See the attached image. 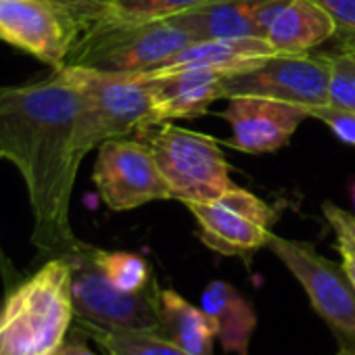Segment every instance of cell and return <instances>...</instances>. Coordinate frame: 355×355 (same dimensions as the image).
<instances>
[{
	"label": "cell",
	"instance_id": "cell-5",
	"mask_svg": "<svg viewBox=\"0 0 355 355\" xmlns=\"http://www.w3.org/2000/svg\"><path fill=\"white\" fill-rule=\"evenodd\" d=\"M138 136L153 150L171 199L180 203L211 201L236 187L216 138L169 121L150 125Z\"/></svg>",
	"mask_w": 355,
	"mask_h": 355
},
{
	"label": "cell",
	"instance_id": "cell-23",
	"mask_svg": "<svg viewBox=\"0 0 355 355\" xmlns=\"http://www.w3.org/2000/svg\"><path fill=\"white\" fill-rule=\"evenodd\" d=\"M328 103L355 111V57L338 51L334 55H328Z\"/></svg>",
	"mask_w": 355,
	"mask_h": 355
},
{
	"label": "cell",
	"instance_id": "cell-1",
	"mask_svg": "<svg viewBox=\"0 0 355 355\" xmlns=\"http://www.w3.org/2000/svg\"><path fill=\"white\" fill-rule=\"evenodd\" d=\"M82 92L63 67L51 76L0 86V159L24 178L32 209V245L40 257H63L80 241L69 209L84 161Z\"/></svg>",
	"mask_w": 355,
	"mask_h": 355
},
{
	"label": "cell",
	"instance_id": "cell-12",
	"mask_svg": "<svg viewBox=\"0 0 355 355\" xmlns=\"http://www.w3.org/2000/svg\"><path fill=\"white\" fill-rule=\"evenodd\" d=\"M226 103L220 115L232 132L228 144L249 155L282 148L291 142L303 119L309 117L307 107L266 96H232Z\"/></svg>",
	"mask_w": 355,
	"mask_h": 355
},
{
	"label": "cell",
	"instance_id": "cell-20",
	"mask_svg": "<svg viewBox=\"0 0 355 355\" xmlns=\"http://www.w3.org/2000/svg\"><path fill=\"white\" fill-rule=\"evenodd\" d=\"M92 253H94L98 268L107 276V280L123 293H140L155 280L150 276L148 263L136 253L105 251L98 247H94Z\"/></svg>",
	"mask_w": 355,
	"mask_h": 355
},
{
	"label": "cell",
	"instance_id": "cell-24",
	"mask_svg": "<svg viewBox=\"0 0 355 355\" xmlns=\"http://www.w3.org/2000/svg\"><path fill=\"white\" fill-rule=\"evenodd\" d=\"M307 111L311 119H320L322 123H326L340 142L355 146V111L353 109L324 103L318 107H309Z\"/></svg>",
	"mask_w": 355,
	"mask_h": 355
},
{
	"label": "cell",
	"instance_id": "cell-19",
	"mask_svg": "<svg viewBox=\"0 0 355 355\" xmlns=\"http://www.w3.org/2000/svg\"><path fill=\"white\" fill-rule=\"evenodd\" d=\"M73 330L90 338L105 355H191L171 340L155 332L138 330H107L82 320H76Z\"/></svg>",
	"mask_w": 355,
	"mask_h": 355
},
{
	"label": "cell",
	"instance_id": "cell-28",
	"mask_svg": "<svg viewBox=\"0 0 355 355\" xmlns=\"http://www.w3.org/2000/svg\"><path fill=\"white\" fill-rule=\"evenodd\" d=\"M336 42H338V51H340V53H347V55L355 57V34L338 36Z\"/></svg>",
	"mask_w": 355,
	"mask_h": 355
},
{
	"label": "cell",
	"instance_id": "cell-8",
	"mask_svg": "<svg viewBox=\"0 0 355 355\" xmlns=\"http://www.w3.org/2000/svg\"><path fill=\"white\" fill-rule=\"evenodd\" d=\"M199 226V239L211 251L249 259L268 247L274 209L257 195L234 187L218 199L184 203Z\"/></svg>",
	"mask_w": 355,
	"mask_h": 355
},
{
	"label": "cell",
	"instance_id": "cell-11",
	"mask_svg": "<svg viewBox=\"0 0 355 355\" xmlns=\"http://www.w3.org/2000/svg\"><path fill=\"white\" fill-rule=\"evenodd\" d=\"M80 36L78 21L53 0H0V40L51 69L65 65Z\"/></svg>",
	"mask_w": 355,
	"mask_h": 355
},
{
	"label": "cell",
	"instance_id": "cell-16",
	"mask_svg": "<svg viewBox=\"0 0 355 355\" xmlns=\"http://www.w3.org/2000/svg\"><path fill=\"white\" fill-rule=\"evenodd\" d=\"M278 55L263 38H207L197 40L182 49L171 59L146 73H163L178 67H209L224 73H234L261 63L263 59Z\"/></svg>",
	"mask_w": 355,
	"mask_h": 355
},
{
	"label": "cell",
	"instance_id": "cell-10",
	"mask_svg": "<svg viewBox=\"0 0 355 355\" xmlns=\"http://www.w3.org/2000/svg\"><path fill=\"white\" fill-rule=\"evenodd\" d=\"M92 182L111 211H130L171 199L153 150L140 138H111L98 144Z\"/></svg>",
	"mask_w": 355,
	"mask_h": 355
},
{
	"label": "cell",
	"instance_id": "cell-29",
	"mask_svg": "<svg viewBox=\"0 0 355 355\" xmlns=\"http://www.w3.org/2000/svg\"><path fill=\"white\" fill-rule=\"evenodd\" d=\"M336 355H355V347L353 349H338Z\"/></svg>",
	"mask_w": 355,
	"mask_h": 355
},
{
	"label": "cell",
	"instance_id": "cell-18",
	"mask_svg": "<svg viewBox=\"0 0 355 355\" xmlns=\"http://www.w3.org/2000/svg\"><path fill=\"white\" fill-rule=\"evenodd\" d=\"M159 313L163 336L191 355H214L216 324L203 311L171 288H161Z\"/></svg>",
	"mask_w": 355,
	"mask_h": 355
},
{
	"label": "cell",
	"instance_id": "cell-2",
	"mask_svg": "<svg viewBox=\"0 0 355 355\" xmlns=\"http://www.w3.org/2000/svg\"><path fill=\"white\" fill-rule=\"evenodd\" d=\"M73 320L71 263L51 257L0 305V355H57Z\"/></svg>",
	"mask_w": 355,
	"mask_h": 355
},
{
	"label": "cell",
	"instance_id": "cell-22",
	"mask_svg": "<svg viewBox=\"0 0 355 355\" xmlns=\"http://www.w3.org/2000/svg\"><path fill=\"white\" fill-rule=\"evenodd\" d=\"M322 211L336 236V249L343 259L340 266L345 268L347 276L355 284V216L345 211L343 207H336L330 201L322 205Z\"/></svg>",
	"mask_w": 355,
	"mask_h": 355
},
{
	"label": "cell",
	"instance_id": "cell-14",
	"mask_svg": "<svg viewBox=\"0 0 355 355\" xmlns=\"http://www.w3.org/2000/svg\"><path fill=\"white\" fill-rule=\"evenodd\" d=\"M284 0H211L180 15L199 36L207 38H263L272 13Z\"/></svg>",
	"mask_w": 355,
	"mask_h": 355
},
{
	"label": "cell",
	"instance_id": "cell-27",
	"mask_svg": "<svg viewBox=\"0 0 355 355\" xmlns=\"http://www.w3.org/2000/svg\"><path fill=\"white\" fill-rule=\"evenodd\" d=\"M57 355H96V353L86 345V336L73 330V334L65 340V345L59 349Z\"/></svg>",
	"mask_w": 355,
	"mask_h": 355
},
{
	"label": "cell",
	"instance_id": "cell-17",
	"mask_svg": "<svg viewBox=\"0 0 355 355\" xmlns=\"http://www.w3.org/2000/svg\"><path fill=\"white\" fill-rule=\"evenodd\" d=\"M201 307L214 320L222 349L230 355H249V343L257 328L251 303L226 280H214L201 293Z\"/></svg>",
	"mask_w": 355,
	"mask_h": 355
},
{
	"label": "cell",
	"instance_id": "cell-6",
	"mask_svg": "<svg viewBox=\"0 0 355 355\" xmlns=\"http://www.w3.org/2000/svg\"><path fill=\"white\" fill-rule=\"evenodd\" d=\"M94 245L78 241L63 255L71 263V295L76 320L107 328V330H138L163 336L159 297L161 288L153 280L140 293H123L115 288L98 268Z\"/></svg>",
	"mask_w": 355,
	"mask_h": 355
},
{
	"label": "cell",
	"instance_id": "cell-13",
	"mask_svg": "<svg viewBox=\"0 0 355 355\" xmlns=\"http://www.w3.org/2000/svg\"><path fill=\"white\" fill-rule=\"evenodd\" d=\"M150 84L159 123L169 119H189L207 113L209 105L222 98L224 71L209 67H178L163 73L142 71Z\"/></svg>",
	"mask_w": 355,
	"mask_h": 355
},
{
	"label": "cell",
	"instance_id": "cell-3",
	"mask_svg": "<svg viewBox=\"0 0 355 355\" xmlns=\"http://www.w3.org/2000/svg\"><path fill=\"white\" fill-rule=\"evenodd\" d=\"M197 40V32L180 15L155 21L105 19L82 32L65 65L140 73L159 67Z\"/></svg>",
	"mask_w": 355,
	"mask_h": 355
},
{
	"label": "cell",
	"instance_id": "cell-4",
	"mask_svg": "<svg viewBox=\"0 0 355 355\" xmlns=\"http://www.w3.org/2000/svg\"><path fill=\"white\" fill-rule=\"evenodd\" d=\"M63 69L84 101L80 125L84 155L98 148L105 140L140 134L159 123L150 84L142 71L117 73L78 65H63Z\"/></svg>",
	"mask_w": 355,
	"mask_h": 355
},
{
	"label": "cell",
	"instance_id": "cell-9",
	"mask_svg": "<svg viewBox=\"0 0 355 355\" xmlns=\"http://www.w3.org/2000/svg\"><path fill=\"white\" fill-rule=\"evenodd\" d=\"M328 55H272L253 67L226 73L222 98L266 96L309 109L328 103Z\"/></svg>",
	"mask_w": 355,
	"mask_h": 355
},
{
	"label": "cell",
	"instance_id": "cell-26",
	"mask_svg": "<svg viewBox=\"0 0 355 355\" xmlns=\"http://www.w3.org/2000/svg\"><path fill=\"white\" fill-rule=\"evenodd\" d=\"M315 3L334 21L336 26L334 38L355 34V0H315Z\"/></svg>",
	"mask_w": 355,
	"mask_h": 355
},
{
	"label": "cell",
	"instance_id": "cell-7",
	"mask_svg": "<svg viewBox=\"0 0 355 355\" xmlns=\"http://www.w3.org/2000/svg\"><path fill=\"white\" fill-rule=\"evenodd\" d=\"M268 247L303 286L313 311L326 322L340 349H353L355 284L345 268L322 257L313 245L303 241L272 234Z\"/></svg>",
	"mask_w": 355,
	"mask_h": 355
},
{
	"label": "cell",
	"instance_id": "cell-25",
	"mask_svg": "<svg viewBox=\"0 0 355 355\" xmlns=\"http://www.w3.org/2000/svg\"><path fill=\"white\" fill-rule=\"evenodd\" d=\"M63 7L82 28V32L94 28L111 15V0H53Z\"/></svg>",
	"mask_w": 355,
	"mask_h": 355
},
{
	"label": "cell",
	"instance_id": "cell-15",
	"mask_svg": "<svg viewBox=\"0 0 355 355\" xmlns=\"http://www.w3.org/2000/svg\"><path fill=\"white\" fill-rule=\"evenodd\" d=\"M336 26L315 0H284L272 13L263 40L278 55H301L332 40Z\"/></svg>",
	"mask_w": 355,
	"mask_h": 355
},
{
	"label": "cell",
	"instance_id": "cell-30",
	"mask_svg": "<svg viewBox=\"0 0 355 355\" xmlns=\"http://www.w3.org/2000/svg\"><path fill=\"white\" fill-rule=\"evenodd\" d=\"M349 193H351V199H353V205H355V178H353V182H351V189H349Z\"/></svg>",
	"mask_w": 355,
	"mask_h": 355
},
{
	"label": "cell",
	"instance_id": "cell-21",
	"mask_svg": "<svg viewBox=\"0 0 355 355\" xmlns=\"http://www.w3.org/2000/svg\"><path fill=\"white\" fill-rule=\"evenodd\" d=\"M211 0H111V15L119 21H155L184 15Z\"/></svg>",
	"mask_w": 355,
	"mask_h": 355
}]
</instances>
